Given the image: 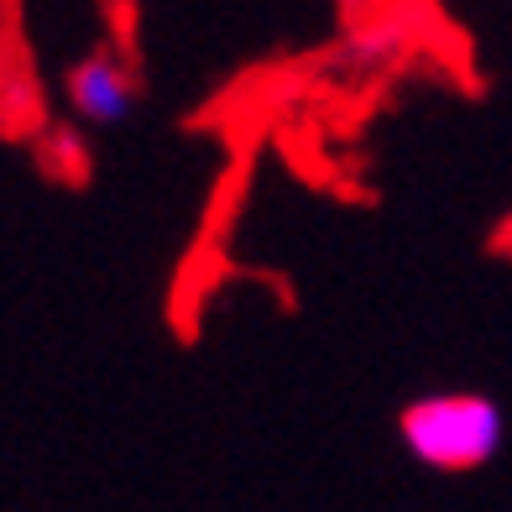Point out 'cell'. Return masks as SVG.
<instances>
[{"instance_id":"obj_2","label":"cell","mask_w":512,"mask_h":512,"mask_svg":"<svg viewBox=\"0 0 512 512\" xmlns=\"http://www.w3.org/2000/svg\"><path fill=\"white\" fill-rule=\"evenodd\" d=\"M63 95H68V110H74L84 126H121L136 110V74L115 48H95L68 68Z\"/></svg>"},{"instance_id":"obj_1","label":"cell","mask_w":512,"mask_h":512,"mask_svg":"<svg viewBox=\"0 0 512 512\" xmlns=\"http://www.w3.org/2000/svg\"><path fill=\"white\" fill-rule=\"evenodd\" d=\"M403 450L439 476H465L492 465L507 439V413L486 392H424L398 413Z\"/></svg>"},{"instance_id":"obj_4","label":"cell","mask_w":512,"mask_h":512,"mask_svg":"<svg viewBox=\"0 0 512 512\" xmlns=\"http://www.w3.org/2000/svg\"><path fill=\"white\" fill-rule=\"evenodd\" d=\"M497 241H502V246H507V251H512V220H507V225H502V236H497Z\"/></svg>"},{"instance_id":"obj_3","label":"cell","mask_w":512,"mask_h":512,"mask_svg":"<svg viewBox=\"0 0 512 512\" xmlns=\"http://www.w3.org/2000/svg\"><path fill=\"white\" fill-rule=\"evenodd\" d=\"M89 142H84V131H74V126H53L48 131V142H42V168L48 173H58V178H84L89 173Z\"/></svg>"}]
</instances>
